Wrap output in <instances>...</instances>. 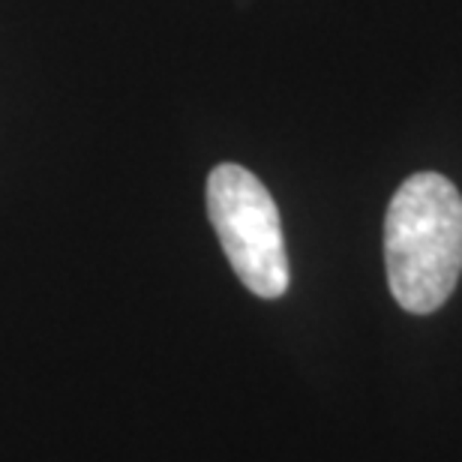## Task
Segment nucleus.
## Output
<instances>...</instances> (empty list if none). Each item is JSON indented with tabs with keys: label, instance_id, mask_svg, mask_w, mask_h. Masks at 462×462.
Here are the masks:
<instances>
[{
	"label": "nucleus",
	"instance_id": "obj_1",
	"mask_svg": "<svg viewBox=\"0 0 462 462\" xmlns=\"http://www.w3.org/2000/svg\"><path fill=\"white\" fill-rule=\"evenodd\" d=\"M384 267L396 303L430 316L462 273V196L445 174L418 171L393 192L384 214Z\"/></svg>",
	"mask_w": 462,
	"mask_h": 462
},
{
	"label": "nucleus",
	"instance_id": "obj_2",
	"mask_svg": "<svg viewBox=\"0 0 462 462\" xmlns=\"http://www.w3.org/2000/svg\"><path fill=\"white\" fill-rule=\"evenodd\" d=\"M208 217L231 271L255 298L276 300L289 291V253L280 208L244 165L223 162L208 174Z\"/></svg>",
	"mask_w": 462,
	"mask_h": 462
}]
</instances>
